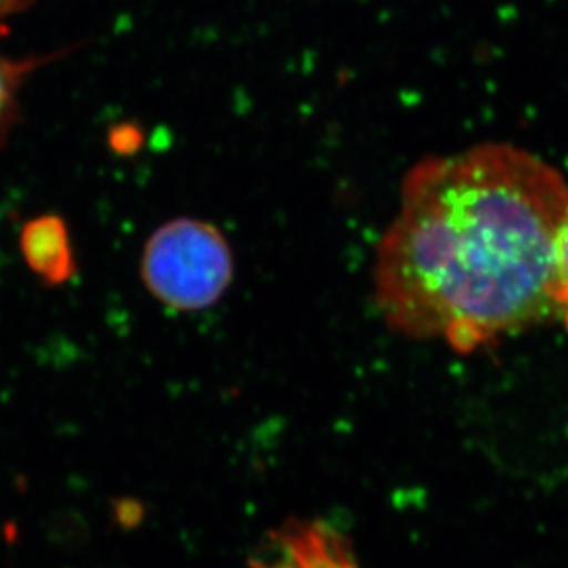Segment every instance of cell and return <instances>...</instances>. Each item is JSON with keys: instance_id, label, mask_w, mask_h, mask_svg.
<instances>
[{"instance_id": "6da1fadb", "label": "cell", "mask_w": 568, "mask_h": 568, "mask_svg": "<svg viewBox=\"0 0 568 568\" xmlns=\"http://www.w3.org/2000/svg\"><path fill=\"white\" fill-rule=\"evenodd\" d=\"M568 185L506 142L408 169L375 246L373 301L389 331L459 355L556 316V242Z\"/></svg>"}, {"instance_id": "7a4b0ae2", "label": "cell", "mask_w": 568, "mask_h": 568, "mask_svg": "<svg viewBox=\"0 0 568 568\" xmlns=\"http://www.w3.org/2000/svg\"><path fill=\"white\" fill-rule=\"evenodd\" d=\"M235 277V255L207 220L178 216L153 231L141 258V280L170 311L202 312L222 301Z\"/></svg>"}, {"instance_id": "3957f363", "label": "cell", "mask_w": 568, "mask_h": 568, "mask_svg": "<svg viewBox=\"0 0 568 568\" xmlns=\"http://www.w3.org/2000/svg\"><path fill=\"white\" fill-rule=\"evenodd\" d=\"M19 246L28 266L47 283H65L77 270L71 239L63 220L58 216L30 220L22 227Z\"/></svg>"}, {"instance_id": "277c9868", "label": "cell", "mask_w": 568, "mask_h": 568, "mask_svg": "<svg viewBox=\"0 0 568 568\" xmlns=\"http://www.w3.org/2000/svg\"><path fill=\"white\" fill-rule=\"evenodd\" d=\"M21 69L0 55V142L10 132L17 111V89Z\"/></svg>"}, {"instance_id": "5b68a950", "label": "cell", "mask_w": 568, "mask_h": 568, "mask_svg": "<svg viewBox=\"0 0 568 568\" xmlns=\"http://www.w3.org/2000/svg\"><path fill=\"white\" fill-rule=\"evenodd\" d=\"M556 314L568 328V205L556 242Z\"/></svg>"}, {"instance_id": "8992f818", "label": "cell", "mask_w": 568, "mask_h": 568, "mask_svg": "<svg viewBox=\"0 0 568 568\" xmlns=\"http://www.w3.org/2000/svg\"><path fill=\"white\" fill-rule=\"evenodd\" d=\"M30 0H0V16H6L10 11H16L21 8L22 4H27Z\"/></svg>"}]
</instances>
